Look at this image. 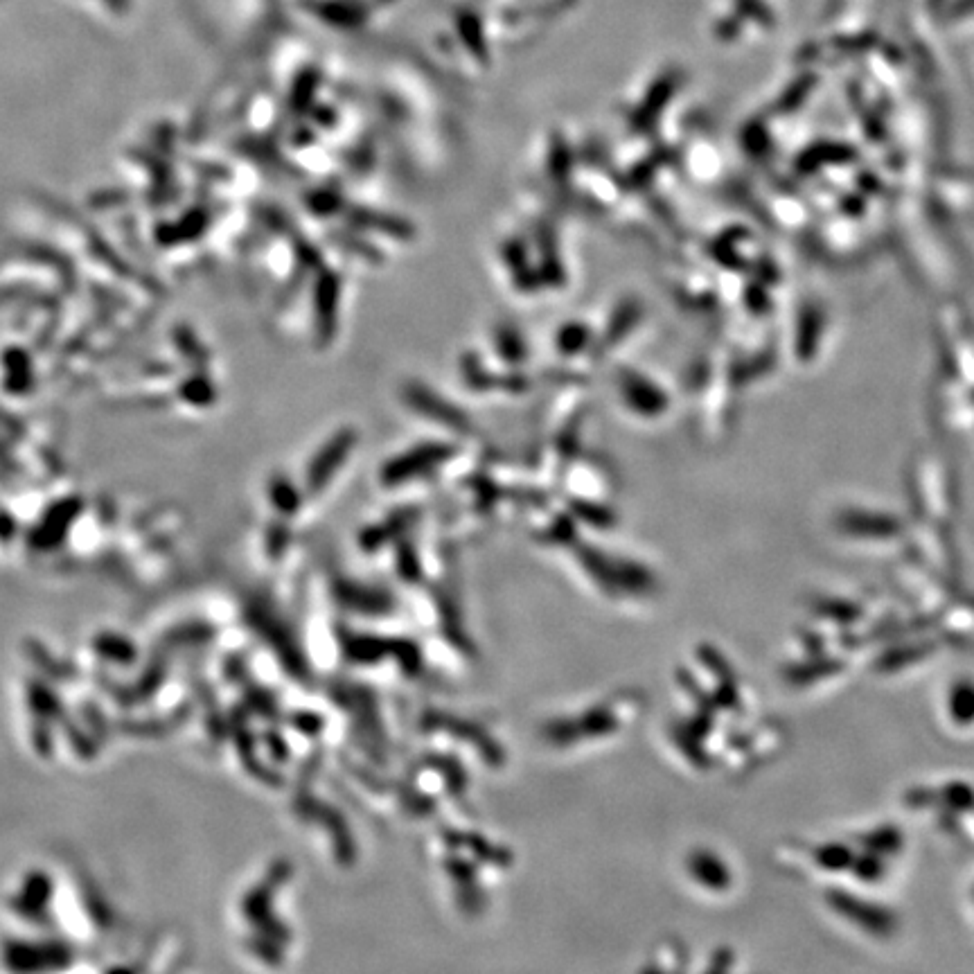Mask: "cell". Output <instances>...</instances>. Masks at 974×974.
<instances>
[{"label": "cell", "instance_id": "cell-2", "mask_svg": "<svg viewBox=\"0 0 974 974\" xmlns=\"http://www.w3.org/2000/svg\"><path fill=\"white\" fill-rule=\"evenodd\" d=\"M404 402L409 404L413 411H418L424 415V418L442 424V427L456 429L460 433L472 429V422L467 420V415L460 411L458 406L449 404L447 400H442L436 391H431V388H427L424 384L413 382V384L406 386L404 388Z\"/></svg>", "mask_w": 974, "mask_h": 974}, {"label": "cell", "instance_id": "cell-7", "mask_svg": "<svg viewBox=\"0 0 974 974\" xmlns=\"http://www.w3.org/2000/svg\"><path fill=\"white\" fill-rule=\"evenodd\" d=\"M497 348L508 363H521V359H526L524 339H521L517 327L512 325H501L497 330Z\"/></svg>", "mask_w": 974, "mask_h": 974}, {"label": "cell", "instance_id": "cell-4", "mask_svg": "<svg viewBox=\"0 0 974 974\" xmlns=\"http://www.w3.org/2000/svg\"><path fill=\"white\" fill-rule=\"evenodd\" d=\"M314 305L318 341H330L336 327V305H339V278L332 271H325L318 278Z\"/></svg>", "mask_w": 974, "mask_h": 974}, {"label": "cell", "instance_id": "cell-6", "mask_svg": "<svg viewBox=\"0 0 974 974\" xmlns=\"http://www.w3.org/2000/svg\"><path fill=\"white\" fill-rule=\"evenodd\" d=\"M269 497L273 501V506H276L282 515H294V512H298L300 508V497L296 487L291 485L285 476H276L269 483Z\"/></svg>", "mask_w": 974, "mask_h": 974}, {"label": "cell", "instance_id": "cell-5", "mask_svg": "<svg viewBox=\"0 0 974 974\" xmlns=\"http://www.w3.org/2000/svg\"><path fill=\"white\" fill-rule=\"evenodd\" d=\"M354 221H357V224L363 228L384 230L388 237L402 239V242H409V239H413V228L406 224V221H400V219H386V217H379V215H370V212H359Z\"/></svg>", "mask_w": 974, "mask_h": 974}, {"label": "cell", "instance_id": "cell-1", "mask_svg": "<svg viewBox=\"0 0 974 974\" xmlns=\"http://www.w3.org/2000/svg\"><path fill=\"white\" fill-rule=\"evenodd\" d=\"M354 445H357V433L352 429H343L327 440V445L318 451L305 474V485L309 494H318L323 487L332 481L339 467L348 460Z\"/></svg>", "mask_w": 974, "mask_h": 974}, {"label": "cell", "instance_id": "cell-3", "mask_svg": "<svg viewBox=\"0 0 974 974\" xmlns=\"http://www.w3.org/2000/svg\"><path fill=\"white\" fill-rule=\"evenodd\" d=\"M454 454V449L449 445H440V442H429V445L415 447L409 454L393 458L391 463L384 467L382 481L386 485H397L409 481L413 476H420L424 472H431L433 467H438L445 463V460Z\"/></svg>", "mask_w": 974, "mask_h": 974}, {"label": "cell", "instance_id": "cell-9", "mask_svg": "<svg viewBox=\"0 0 974 974\" xmlns=\"http://www.w3.org/2000/svg\"><path fill=\"white\" fill-rule=\"evenodd\" d=\"M584 343H587V332H584L580 325H569V327H564L560 334H557V348L566 354H571L575 350H582Z\"/></svg>", "mask_w": 974, "mask_h": 974}, {"label": "cell", "instance_id": "cell-10", "mask_svg": "<svg viewBox=\"0 0 974 974\" xmlns=\"http://www.w3.org/2000/svg\"><path fill=\"white\" fill-rule=\"evenodd\" d=\"M573 506H575V512H578L582 519L591 521L593 526H605V521L609 519L605 510H600L596 506H589V503H573Z\"/></svg>", "mask_w": 974, "mask_h": 974}, {"label": "cell", "instance_id": "cell-8", "mask_svg": "<svg viewBox=\"0 0 974 974\" xmlns=\"http://www.w3.org/2000/svg\"><path fill=\"white\" fill-rule=\"evenodd\" d=\"M415 517V512L413 510H402V512H395V515L386 521L388 526H382V528H368L366 533H363V544L366 546H379L382 544V539L388 537V530H393V533H400V530H404L406 526L411 524Z\"/></svg>", "mask_w": 974, "mask_h": 974}]
</instances>
